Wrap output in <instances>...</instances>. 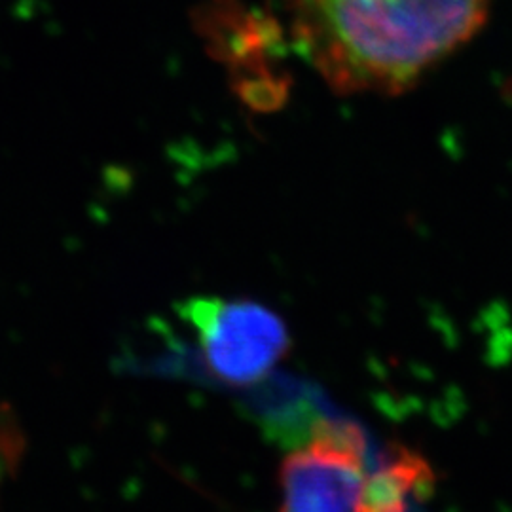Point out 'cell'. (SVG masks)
<instances>
[{
    "label": "cell",
    "instance_id": "obj_1",
    "mask_svg": "<svg viewBox=\"0 0 512 512\" xmlns=\"http://www.w3.org/2000/svg\"><path fill=\"white\" fill-rule=\"evenodd\" d=\"M494 0H281L293 44L340 95H397L486 25Z\"/></svg>",
    "mask_w": 512,
    "mask_h": 512
},
{
    "label": "cell",
    "instance_id": "obj_2",
    "mask_svg": "<svg viewBox=\"0 0 512 512\" xmlns=\"http://www.w3.org/2000/svg\"><path fill=\"white\" fill-rule=\"evenodd\" d=\"M177 315L194 334L203 365L224 384H256L289 349L281 317L251 300L194 296Z\"/></svg>",
    "mask_w": 512,
    "mask_h": 512
},
{
    "label": "cell",
    "instance_id": "obj_3",
    "mask_svg": "<svg viewBox=\"0 0 512 512\" xmlns=\"http://www.w3.org/2000/svg\"><path fill=\"white\" fill-rule=\"evenodd\" d=\"M368 475L365 437L351 423H319L281 465V512H355Z\"/></svg>",
    "mask_w": 512,
    "mask_h": 512
},
{
    "label": "cell",
    "instance_id": "obj_4",
    "mask_svg": "<svg viewBox=\"0 0 512 512\" xmlns=\"http://www.w3.org/2000/svg\"><path fill=\"white\" fill-rule=\"evenodd\" d=\"M435 475L425 459L395 448L374 473H368L355 512H408L416 495L431 490Z\"/></svg>",
    "mask_w": 512,
    "mask_h": 512
},
{
    "label": "cell",
    "instance_id": "obj_5",
    "mask_svg": "<svg viewBox=\"0 0 512 512\" xmlns=\"http://www.w3.org/2000/svg\"><path fill=\"white\" fill-rule=\"evenodd\" d=\"M25 448V431L21 429L16 412L12 406L0 404V492L12 478H16Z\"/></svg>",
    "mask_w": 512,
    "mask_h": 512
}]
</instances>
